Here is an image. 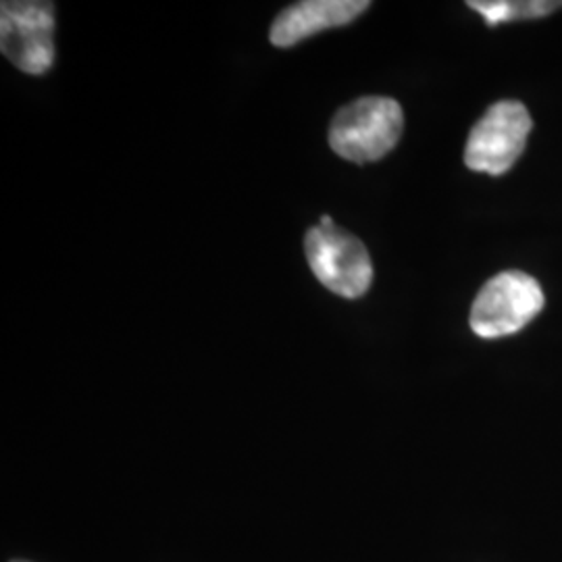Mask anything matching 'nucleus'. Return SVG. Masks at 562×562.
<instances>
[{
    "label": "nucleus",
    "mask_w": 562,
    "mask_h": 562,
    "mask_svg": "<svg viewBox=\"0 0 562 562\" xmlns=\"http://www.w3.org/2000/svg\"><path fill=\"white\" fill-rule=\"evenodd\" d=\"M404 115L401 104L387 97H364L346 104L329 127L331 150L350 162H375L396 148Z\"/></svg>",
    "instance_id": "f257e3e1"
},
{
    "label": "nucleus",
    "mask_w": 562,
    "mask_h": 562,
    "mask_svg": "<svg viewBox=\"0 0 562 562\" xmlns=\"http://www.w3.org/2000/svg\"><path fill=\"white\" fill-rule=\"evenodd\" d=\"M531 125V115L521 102L492 104L469 134L464 148L467 167L490 176L510 171L527 146Z\"/></svg>",
    "instance_id": "39448f33"
},
{
    "label": "nucleus",
    "mask_w": 562,
    "mask_h": 562,
    "mask_svg": "<svg viewBox=\"0 0 562 562\" xmlns=\"http://www.w3.org/2000/svg\"><path fill=\"white\" fill-rule=\"evenodd\" d=\"M319 225H323V227H334L336 223H334V220L329 217V215H323L322 222H319Z\"/></svg>",
    "instance_id": "6e6552de"
},
{
    "label": "nucleus",
    "mask_w": 562,
    "mask_h": 562,
    "mask_svg": "<svg viewBox=\"0 0 562 562\" xmlns=\"http://www.w3.org/2000/svg\"><path fill=\"white\" fill-rule=\"evenodd\" d=\"M371 2L367 0H304L281 11L271 25V44L280 48L296 46L319 32L348 25L357 20Z\"/></svg>",
    "instance_id": "423d86ee"
},
{
    "label": "nucleus",
    "mask_w": 562,
    "mask_h": 562,
    "mask_svg": "<svg viewBox=\"0 0 562 562\" xmlns=\"http://www.w3.org/2000/svg\"><path fill=\"white\" fill-rule=\"evenodd\" d=\"M304 252L315 278L341 299H361L371 288L373 262L364 244L336 225L308 229Z\"/></svg>",
    "instance_id": "7ed1b4c3"
},
{
    "label": "nucleus",
    "mask_w": 562,
    "mask_h": 562,
    "mask_svg": "<svg viewBox=\"0 0 562 562\" xmlns=\"http://www.w3.org/2000/svg\"><path fill=\"white\" fill-rule=\"evenodd\" d=\"M542 285L521 271H504L487 281L471 306V329L480 338L496 340L521 331L542 313Z\"/></svg>",
    "instance_id": "f03ea898"
},
{
    "label": "nucleus",
    "mask_w": 562,
    "mask_h": 562,
    "mask_svg": "<svg viewBox=\"0 0 562 562\" xmlns=\"http://www.w3.org/2000/svg\"><path fill=\"white\" fill-rule=\"evenodd\" d=\"M0 48L23 74H46L55 63V4L4 0L0 4Z\"/></svg>",
    "instance_id": "20e7f679"
},
{
    "label": "nucleus",
    "mask_w": 562,
    "mask_h": 562,
    "mask_svg": "<svg viewBox=\"0 0 562 562\" xmlns=\"http://www.w3.org/2000/svg\"><path fill=\"white\" fill-rule=\"evenodd\" d=\"M15 562H30V561H15Z\"/></svg>",
    "instance_id": "1a4fd4ad"
},
{
    "label": "nucleus",
    "mask_w": 562,
    "mask_h": 562,
    "mask_svg": "<svg viewBox=\"0 0 562 562\" xmlns=\"http://www.w3.org/2000/svg\"><path fill=\"white\" fill-rule=\"evenodd\" d=\"M473 11L485 18L487 25H501L506 21L538 20L561 9L557 0H471Z\"/></svg>",
    "instance_id": "0eeeda50"
}]
</instances>
